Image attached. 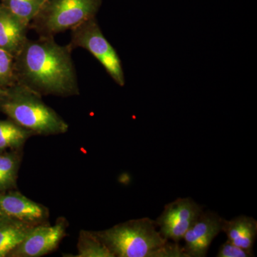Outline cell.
<instances>
[{
    "instance_id": "obj_1",
    "label": "cell",
    "mask_w": 257,
    "mask_h": 257,
    "mask_svg": "<svg viewBox=\"0 0 257 257\" xmlns=\"http://www.w3.org/2000/svg\"><path fill=\"white\" fill-rule=\"evenodd\" d=\"M68 45H58L55 37L28 39L15 56L17 82L40 95H78L77 72Z\"/></svg>"
},
{
    "instance_id": "obj_2",
    "label": "cell",
    "mask_w": 257,
    "mask_h": 257,
    "mask_svg": "<svg viewBox=\"0 0 257 257\" xmlns=\"http://www.w3.org/2000/svg\"><path fill=\"white\" fill-rule=\"evenodd\" d=\"M95 232L114 257H187L183 246L165 239L150 218L131 219Z\"/></svg>"
},
{
    "instance_id": "obj_3",
    "label": "cell",
    "mask_w": 257,
    "mask_h": 257,
    "mask_svg": "<svg viewBox=\"0 0 257 257\" xmlns=\"http://www.w3.org/2000/svg\"><path fill=\"white\" fill-rule=\"evenodd\" d=\"M0 111L34 135H57L67 133L69 125L42 99V96L16 82L0 98Z\"/></svg>"
},
{
    "instance_id": "obj_4",
    "label": "cell",
    "mask_w": 257,
    "mask_h": 257,
    "mask_svg": "<svg viewBox=\"0 0 257 257\" xmlns=\"http://www.w3.org/2000/svg\"><path fill=\"white\" fill-rule=\"evenodd\" d=\"M102 0H47L30 23L39 37H55L96 18Z\"/></svg>"
},
{
    "instance_id": "obj_5",
    "label": "cell",
    "mask_w": 257,
    "mask_h": 257,
    "mask_svg": "<svg viewBox=\"0 0 257 257\" xmlns=\"http://www.w3.org/2000/svg\"><path fill=\"white\" fill-rule=\"evenodd\" d=\"M72 50L84 49L100 62L106 72L120 87H124L125 77L117 52L103 35L96 18L89 19L71 30L68 44Z\"/></svg>"
},
{
    "instance_id": "obj_6",
    "label": "cell",
    "mask_w": 257,
    "mask_h": 257,
    "mask_svg": "<svg viewBox=\"0 0 257 257\" xmlns=\"http://www.w3.org/2000/svg\"><path fill=\"white\" fill-rule=\"evenodd\" d=\"M204 207L192 198H178L166 204L162 214L155 221L159 231L165 239L179 242L204 211Z\"/></svg>"
},
{
    "instance_id": "obj_7",
    "label": "cell",
    "mask_w": 257,
    "mask_h": 257,
    "mask_svg": "<svg viewBox=\"0 0 257 257\" xmlns=\"http://www.w3.org/2000/svg\"><path fill=\"white\" fill-rule=\"evenodd\" d=\"M65 220L55 225L38 224L34 226L18 246L7 257H39L55 250L65 236Z\"/></svg>"
},
{
    "instance_id": "obj_8",
    "label": "cell",
    "mask_w": 257,
    "mask_h": 257,
    "mask_svg": "<svg viewBox=\"0 0 257 257\" xmlns=\"http://www.w3.org/2000/svg\"><path fill=\"white\" fill-rule=\"evenodd\" d=\"M222 219L217 213L203 211L184 236L187 257H205L213 240L221 231Z\"/></svg>"
},
{
    "instance_id": "obj_9",
    "label": "cell",
    "mask_w": 257,
    "mask_h": 257,
    "mask_svg": "<svg viewBox=\"0 0 257 257\" xmlns=\"http://www.w3.org/2000/svg\"><path fill=\"white\" fill-rule=\"evenodd\" d=\"M48 216L46 207L21 193L13 190L0 192V218L38 225L41 224Z\"/></svg>"
},
{
    "instance_id": "obj_10",
    "label": "cell",
    "mask_w": 257,
    "mask_h": 257,
    "mask_svg": "<svg viewBox=\"0 0 257 257\" xmlns=\"http://www.w3.org/2000/svg\"><path fill=\"white\" fill-rule=\"evenodd\" d=\"M30 24L13 14L0 3V48L15 56L28 40Z\"/></svg>"
},
{
    "instance_id": "obj_11",
    "label": "cell",
    "mask_w": 257,
    "mask_h": 257,
    "mask_svg": "<svg viewBox=\"0 0 257 257\" xmlns=\"http://www.w3.org/2000/svg\"><path fill=\"white\" fill-rule=\"evenodd\" d=\"M221 231L226 234L230 242L253 251L257 236V221L254 218L242 214L230 220L222 219Z\"/></svg>"
},
{
    "instance_id": "obj_12",
    "label": "cell",
    "mask_w": 257,
    "mask_h": 257,
    "mask_svg": "<svg viewBox=\"0 0 257 257\" xmlns=\"http://www.w3.org/2000/svg\"><path fill=\"white\" fill-rule=\"evenodd\" d=\"M36 225L0 218V257H7Z\"/></svg>"
},
{
    "instance_id": "obj_13",
    "label": "cell",
    "mask_w": 257,
    "mask_h": 257,
    "mask_svg": "<svg viewBox=\"0 0 257 257\" xmlns=\"http://www.w3.org/2000/svg\"><path fill=\"white\" fill-rule=\"evenodd\" d=\"M34 133L11 119H0V152L16 150L25 145Z\"/></svg>"
},
{
    "instance_id": "obj_14",
    "label": "cell",
    "mask_w": 257,
    "mask_h": 257,
    "mask_svg": "<svg viewBox=\"0 0 257 257\" xmlns=\"http://www.w3.org/2000/svg\"><path fill=\"white\" fill-rule=\"evenodd\" d=\"M16 150L0 152V192L16 187L20 156Z\"/></svg>"
},
{
    "instance_id": "obj_15",
    "label": "cell",
    "mask_w": 257,
    "mask_h": 257,
    "mask_svg": "<svg viewBox=\"0 0 257 257\" xmlns=\"http://www.w3.org/2000/svg\"><path fill=\"white\" fill-rule=\"evenodd\" d=\"M76 257H114L95 231H81Z\"/></svg>"
},
{
    "instance_id": "obj_16",
    "label": "cell",
    "mask_w": 257,
    "mask_h": 257,
    "mask_svg": "<svg viewBox=\"0 0 257 257\" xmlns=\"http://www.w3.org/2000/svg\"><path fill=\"white\" fill-rule=\"evenodd\" d=\"M1 4L13 14L30 24L47 0H1Z\"/></svg>"
},
{
    "instance_id": "obj_17",
    "label": "cell",
    "mask_w": 257,
    "mask_h": 257,
    "mask_svg": "<svg viewBox=\"0 0 257 257\" xmlns=\"http://www.w3.org/2000/svg\"><path fill=\"white\" fill-rule=\"evenodd\" d=\"M16 82L15 57L0 48V87L7 89Z\"/></svg>"
},
{
    "instance_id": "obj_18",
    "label": "cell",
    "mask_w": 257,
    "mask_h": 257,
    "mask_svg": "<svg viewBox=\"0 0 257 257\" xmlns=\"http://www.w3.org/2000/svg\"><path fill=\"white\" fill-rule=\"evenodd\" d=\"M254 256L253 251L244 249L230 241H225L219 247L217 257H251Z\"/></svg>"
},
{
    "instance_id": "obj_19",
    "label": "cell",
    "mask_w": 257,
    "mask_h": 257,
    "mask_svg": "<svg viewBox=\"0 0 257 257\" xmlns=\"http://www.w3.org/2000/svg\"><path fill=\"white\" fill-rule=\"evenodd\" d=\"M5 89H3V88L0 87V98H1L2 96L4 95V94L5 93Z\"/></svg>"
}]
</instances>
